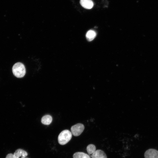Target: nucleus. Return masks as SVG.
I'll return each instance as SVG.
<instances>
[{
    "label": "nucleus",
    "mask_w": 158,
    "mask_h": 158,
    "mask_svg": "<svg viewBox=\"0 0 158 158\" xmlns=\"http://www.w3.org/2000/svg\"><path fill=\"white\" fill-rule=\"evenodd\" d=\"M12 70L13 75L18 78L23 77L26 73L25 66L20 62L15 64L13 66Z\"/></svg>",
    "instance_id": "nucleus-1"
},
{
    "label": "nucleus",
    "mask_w": 158,
    "mask_h": 158,
    "mask_svg": "<svg viewBox=\"0 0 158 158\" xmlns=\"http://www.w3.org/2000/svg\"><path fill=\"white\" fill-rule=\"evenodd\" d=\"M72 137V133L69 130H64L61 132L58 136V142L61 145H64L70 140Z\"/></svg>",
    "instance_id": "nucleus-2"
},
{
    "label": "nucleus",
    "mask_w": 158,
    "mask_h": 158,
    "mask_svg": "<svg viewBox=\"0 0 158 158\" xmlns=\"http://www.w3.org/2000/svg\"><path fill=\"white\" fill-rule=\"evenodd\" d=\"M84 129V126L81 123H78L72 126L71 128L72 134L74 136H77L80 135Z\"/></svg>",
    "instance_id": "nucleus-3"
},
{
    "label": "nucleus",
    "mask_w": 158,
    "mask_h": 158,
    "mask_svg": "<svg viewBox=\"0 0 158 158\" xmlns=\"http://www.w3.org/2000/svg\"><path fill=\"white\" fill-rule=\"evenodd\" d=\"M145 158H158V151L154 149H150L144 154Z\"/></svg>",
    "instance_id": "nucleus-4"
},
{
    "label": "nucleus",
    "mask_w": 158,
    "mask_h": 158,
    "mask_svg": "<svg viewBox=\"0 0 158 158\" xmlns=\"http://www.w3.org/2000/svg\"><path fill=\"white\" fill-rule=\"evenodd\" d=\"M80 3L83 7L87 9L92 8L94 5L92 0H80Z\"/></svg>",
    "instance_id": "nucleus-5"
},
{
    "label": "nucleus",
    "mask_w": 158,
    "mask_h": 158,
    "mask_svg": "<svg viewBox=\"0 0 158 158\" xmlns=\"http://www.w3.org/2000/svg\"><path fill=\"white\" fill-rule=\"evenodd\" d=\"M90 157L92 158H107L104 152L100 150H96Z\"/></svg>",
    "instance_id": "nucleus-6"
},
{
    "label": "nucleus",
    "mask_w": 158,
    "mask_h": 158,
    "mask_svg": "<svg viewBox=\"0 0 158 158\" xmlns=\"http://www.w3.org/2000/svg\"><path fill=\"white\" fill-rule=\"evenodd\" d=\"M27 152L24 150L19 149L17 150L14 153V158H19L20 157H25L28 155Z\"/></svg>",
    "instance_id": "nucleus-7"
},
{
    "label": "nucleus",
    "mask_w": 158,
    "mask_h": 158,
    "mask_svg": "<svg viewBox=\"0 0 158 158\" xmlns=\"http://www.w3.org/2000/svg\"><path fill=\"white\" fill-rule=\"evenodd\" d=\"M52 120V117L50 115H46L42 117L41 121L42 124L48 125L51 123Z\"/></svg>",
    "instance_id": "nucleus-8"
},
{
    "label": "nucleus",
    "mask_w": 158,
    "mask_h": 158,
    "mask_svg": "<svg viewBox=\"0 0 158 158\" xmlns=\"http://www.w3.org/2000/svg\"><path fill=\"white\" fill-rule=\"evenodd\" d=\"M96 33L95 32L92 30H90L87 32L86 36V37L89 41L92 40L95 37Z\"/></svg>",
    "instance_id": "nucleus-9"
},
{
    "label": "nucleus",
    "mask_w": 158,
    "mask_h": 158,
    "mask_svg": "<svg viewBox=\"0 0 158 158\" xmlns=\"http://www.w3.org/2000/svg\"><path fill=\"white\" fill-rule=\"evenodd\" d=\"M73 158H90L89 155L81 152L75 153L73 154Z\"/></svg>",
    "instance_id": "nucleus-10"
},
{
    "label": "nucleus",
    "mask_w": 158,
    "mask_h": 158,
    "mask_svg": "<svg viewBox=\"0 0 158 158\" xmlns=\"http://www.w3.org/2000/svg\"><path fill=\"white\" fill-rule=\"evenodd\" d=\"M87 150L89 155H91L96 150V147L93 144H90L87 146Z\"/></svg>",
    "instance_id": "nucleus-11"
},
{
    "label": "nucleus",
    "mask_w": 158,
    "mask_h": 158,
    "mask_svg": "<svg viewBox=\"0 0 158 158\" xmlns=\"http://www.w3.org/2000/svg\"><path fill=\"white\" fill-rule=\"evenodd\" d=\"M5 158H14L13 154L10 153L7 155Z\"/></svg>",
    "instance_id": "nucleus-12"
},
{
    "label": "nucleus",
    "mask_w": 158,
    "mask_h": 158,
    "mask_svg": "<svg viewBox=\"0 0 158 158\" xmlns=\"http://www.w3.org/2000/svg\"><path fill=\"white\" fill-rule=\"evenodd\" d=\"M21 158H25V157H21Z\"/></svg>",
    "instance_id": "nucleus-13"
}]
</instances>
